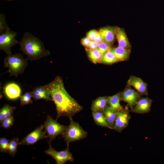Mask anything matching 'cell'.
<instances>
[{"label":"cell","instance_id":"32","mask_svg":"<svg viewBox=\"0 0 164 164\" xmlns=\"http://www.w3.org/2000/svg\"><path fill=\"white\" fill-rule=\"evenodd\" d=\"M92 41L87 37L83 38L81 40V43L84 46L87 47L91 43Z\"/></svg>","mask_w":164,"mask_h":164},{"label":"cell","instance_id":"14","mask_svg":"<svg viewBox=\"0 0 164 164\" xmlns=\"http://www.w3.org/2000/svg\"><path fill=\"white\" fill-rule=\"evenodd\" d=\"M115 35L118 46L126 49L130 50L131 46L125 33L122 29L119 27L115 28Z\"/></svg>","mask_w":164,"mask_h":164},{"label":"cell","instance_id":"31","mask_svg":"<svg viewBox=\"0 0 164 164\" xmlns=\"http://www.w3.org/2000/svg\"><path fill=\"white\" fill-rule=\"evenodd\" d=\"M98 32L95 29L91 30L86 34V36L92 41H93Z\"/></svg>","mask_w":164,"mask_h":164},{"label":"cell","instance_id":"20","mask_svg":"<svg viewBox=\"0 0 164 164\" xmlns=\"http://www.w3.org/2000/svg\"><path fill=\"white\" fill-rule=\"evenodd\" d=\"M92 115L96 125L98 126L105 127L111 129L108 124L103 111L92 112Z\"/></svg>","mask_w":164,"mask_h":164},{"label":"cell","instance_id":"13","mask_svg":"<svg viewBox=\"0 0 164 164\" xmlns=\"http://www.w3.org/2000/svg\"><path fill=\"white\" fill-rule=\"evenodd\" d=\"M128 85L134 87L141 95L148 94L147 84L142 79L134 76H131L128 81Z\"/></svg>","mask_w":164,"mask_h":164},{"label":"cell","instance_id":"30","mask_svg":"<svg viewBox=\"0 0 164 164\" xmlns=\"http://www.w3.org/2000/svg\"><path fill=\"white\" fill-rule=\"evenodd\" d=\"M0 33L4 32L10 29L6 24L5 15L3 14H0Z\"/></svg>","mask_w":164,"mask_h":164},{"label":"cell","instance_id":"8","mask_svg":"<svg viewBox=\"0 0 164 164\" xmlns=\"http://www.w3.org/2000/svg\"><path fill=\"white\" fill-rule=\"evenodd\" d=\"M43 125L37 127L20 141L19 145H32L41 139L48 138L46 132L43 131Z\"/></svg>","mask_w":164,"mask_h":164},{"label":"cell","instance_id":"1","mask_svg":"<svg viewBox=\"0 0 164 164\" xmlns=\"http://www.w3.org/2000/svg\"><path fill=\"white\" fill-rule=\"evenodd\" d=\"M43 86L48 91L56 105V120L62 117L72 118L82 110V107L66 91L60 77L56 76L52 82Z\"/></svg>","mask_w":164,"mask_h":164},{"label":"cell","instance_id":"7","mask_svg":"<svg viewBox=\"0 0 164 164\" xmlns=\"http://www.w3.org/2000/svg\"><path fill=\"white\" fill-rule=\"evenodd\" d=\"M49 144V148L45 151V153L54 159L56 164H63L68 161H73L74 158L69 150V144H67V148L65 150L61 151H56L52 146L51 143Z\"/></svg>","mask_w":164,"mask_h":164},{"label":"cell","instance_id":"16","mask_svg":"<svg viewBox=\"0 0 164 164\" xmlns=\"http://www.w3.org/2000/svg\"><path fill=\"white\" fill-rule=\"evenodd\" d=\"M32 92L35 101L43 99L46 101H52L49 92L43 86L35 87Z\"/></svg>","mask_w":164,"mask_h":164},{"label":"cell","instance_id":"10","mask_svg":"<svg viewBox=\"0 0 164 164\" xmlns=\"http://www.w3.org/2000/svg\"><path fill=\"white\" fill-rule=\"evenodd\" d=\"M130 118L129 111L126 107L122 111L118 112L113 129L121 132L128 126Z\"/></svg>","mask_w":164,"mask_h":164},{"label":"cell","instance_id":"35","mask_svg":"<svg viewBox=\"0 0 164 164\" xmlns=\"http://www.w3.org/2000/svg\"><path fill=\"white\" fill-rule=\"evenodd\" d=\"M7 0L11 1V0Z\"/></svg>","mask_w":164,"mask_h":164},{"label":"cell","instance_id":"15","mask_svg":"<svg viewBox=\"0 0 164 164\" xmlns=\"http://www.w3.org/2000/svg\"><path fill=\"white\" fill-rule=\"evenodd\" d=\"M99 32L104 42L110 45L113 43L115 35V28L111 26L104 27L101 28Z\"/></svg>","mask_w":164,"mask_h":164},{"label":"cell","instance_id":"27","mask_svg":"<svg viewBox=\"0 0 164 164\" xmlns=\"http://www.w3.org/2000/svg\"><path fill=\"white\" fill-rule=\"evenodd\" d=\"M14 119L13 115L8 117L4 119L0 123L1 127L5 129L11 128L14 124Z\"/></svg>","mask_w":164,"mask_h":164},{"label":"cell","instance_id":"28","mask_svg":"<svg viewBox=\"0 0 164 164\" xmlns=\"http://www.w3.org/2000/svg\"><path fill=\"white\" fill-rule=\"evenodd\" d=\"M9 141L5 137L0 139V151L3 153H8Z\"/></svg>","mask_w":164,"mask_h":164},{"label":"cell","instance_id":"25","mask_svg":"<svg viewBox=\"0 0 164 164\" xmlns=\"http://www.w3.org/2000/svg\"><path fill=\"white\" fill-rule=\"evenodd\" d=\"M118 61L111 49L104 54L101 63L106 64H111Z\"/></svg>","mask_w":164,"mask_h":164},{"label":"cell","instance_id":"12","mask_svg":"<svg viewBox=\"0 0 164 164\" xmlns=\"http://www.w3.org/2000/svg\"><path fill=\"white\" fill-rule=\"evenodd\" d=\"M152 100L148 97L140 98L131 111L138 114H145L150 110Z\"/></svg>","mask_w":164,"mask_h":164},{"label":"cell","instance_id":"22","mask_svg":"<svg viewBox=\"0 0 164 164\" xmlns=\"http://www.w3.org/2000/svg\"><path fill=\"white\" fill-rule=\"evenodd\" d=\"M86 50L89 59L92 62L95 64L101 62L104 54L97 49Z\"/></svg>","mask_w":164,"mask_h":164},{"label":"cell","instance_id":"11","mask_svg":"<svg viewBox=\"0 0 164 164\" xmlns=\"http://www.w3.org/2000/svg\"><path fill=\"white\" fill-rule=\"evenodd\" d=\"M3 92L5 97L10 100H16L20 97L22 93L20 87L14 82H10L3 87Z\"/></svg>","mask_w":164,"mask_h":164},{"label":"cell","instance_id":"4","mask_svg":"<svg viewBox=\"0 0 164 164\" xmlns=\"http://www.w3.org/2000/svg\"><path fill=\"white\" fill-rule=\"evenodd\" d=\"M70 124L66 130L62 135L67 144L85 138L87 133L81 126L80 124L74 121L72 118H69Z\"/></svg>","mask_w":164,"mask_h":164},{"label":"cell","instance_id":"34","mask_svg":"<svg viewBox=\"0 0 164 164\" xmlns=\"http://www.w3.org/2000/svg\"><path fill=\"white\" fill-rule=\"evenodd\" d=\"M94 41L99 43L104 42L103 37L100 32L98 31Z\"/></svg>","mask_w":164,"mask_h":164},{"label":"cell","instance_id":"33","mask_svg":"<svg viewBox=\"0 0 164 164\" xmlns=\"http://www.w3.org/2000/svg\"><path fill=\"white\" fill-rule=\"evenodd\" d=\"M98 43L94 41H92L89 46L86 48V50H92L97 49Z\"/></svg>","mask_w":164,"mask_h":164},{"label":"cell","instance_id":"9","mask_svg":"<svg viewBox=\"0 0 164 164\" xmlns=\"http://www.w3.org/2000/svg\"><path fill=\"white\" fill-rule=\"evenodd\" d=\"M121 100L126 103L131 110L141 98V95L132 89L131 86L127 84L124 91L120 93Z\"/></svg>","mask_w":164,"mask_h":164},{"label":"cell","instance_id":"19","mask_svg":"<svg viewBox=\"0 0 164 164\" xmlns=\"http://www.w3.org/2000/svg\"><path fill=\"white\" fill-rule=\"evenodd\" d=\"M103 112L108 124L111 129H113L118 112L108 105L106 107Z\"/></svg>","mask_w":164,"mask_h":164},{"label":"cell","instance_id":"29","mask_svg":"<svg viewBox=\"0 0 164 164\" xmlns=\"http://www.w3.org/2000/svg\"><path fill=\"white\" fill-rule=\"evenodd\" d=\"M97 49L104 55L106 52L111 50L112 48L111 45L103 42L98 43Z\"/></svg>","mask_w":164,"mask_h":164},{"label":"cell","instance_id":"23","mask_svg":"<svg viewBox=\"0 0 164 164\" xmlns=\"http://www.w3.org/2000/svg\"><path fill=\"white\" fill-rule=\"evenodd\" d=\"M15 106H11L9 104H5L0 110V123L6 118L12 115L14 111L16 109Z\"/></svg>","mask_w":164,"mask_h":164},{"label":"cell","instance_id":"21","mask_svg":"<svg viewBox=\"0 0 164 164\" xmlns=\"http://www.w3.org/2000/svg\"><path fill=\"white\" fill-rule=\"evenodd\" d=\"M112 50L118 61L127 60L131 52L130 50L126 49L119 46L112 48Z\"/></svg>","mask_w":164,"mask_h":164},{"label":"cell","instance_id":"17","mask_svg":"<svg viewBox=\"0 0 164 164\" xmlns=\"http://www.w3.org/2000/svg\"><path fill=\"white\" fill-rule=\"evenodd\" d=\"M108 97H99L94 100L92 103L91 109L93 111H103L108 104Z\"/></svg>","mask_w":164,"mask_h":164},{"label":"cell","instance_id":"2","mask_svg":"<svg viewBox=\"0 0 164 164\" xmlns=\"http://www.w3.org/2000/svg\"><path fill=\"white\" fill-rule=\"evenodd\" d=\"M19 44L20 46L19 50L22 51L30 60H37L50 54L40 40L27 32L24 33Z\"/></svg>","mask_w":164,"mask_h":164},{"label":"cell","instance_id":"3","mask_svg":"<svg viewBox=\"0 0 164 164\" xmlns=\"http://www.w3.org/2000/svg\"><path fill=\"white\" fill-rule=\"evenodd\" d=\"M22 54L16 53L7 55L4 60L5 67L9 69L7 72L10 73V76H14L17 77L23 73L28 65L27 60Z\"/></svg>","mask_w":164,"mask_h":164},{"label":"cell","instance_id":"24","mask_svg":"<svg viewBox=\"0 0 164 164\" xmlns=\"http://www.w3.org/2000/svg\"><path fill=\"white\" fill-rule=\"evenodd\" d=\"M19 142L18 138H13L9 141L8 153L11 156L14 157L17 152Z\"/></svg>","mask_w":164,"mask_h":164},{"label":"cell","instance_id":"6","mask_svg":"<svg viewBox=\"0 0 164 164\" xmlns=\"http://www.w3.org/2000/svg\"><path fill=\"white\" fill-rule=\"evenodd\" d=\"M0 33V50L5 52L7 55L12 54V47L19 43L15 38L17 36L16 33L10 29Z\"/></svg>","mask_w":164,"mask_h":164},{"label":"cell","instance_id":"5","mask_svg":"<svg viewBox=\"0 0 164 164\" xmlns=\"http://www.w3.org/2000/svg\"><path fill=\"white\" fill-rule=\"evenodd\" d=\"M44 128L47 134L49 144L59 135H62L67 127V126L61 125L56 120H54L49 115L47 116L46 119L43 125Z\"/></svg>","mask_w":164,"mask_h":164},{"label":"cell","instance_id":"18","mask_svg":"<svg viewBox=\"0 0 164 164\" xmlns=\"http://www.w3.org/2000/svg\"><path fill=\"white\" fill-rule=\"evenodd\" d=\"M120 93L110 96H108V104L112 109L118 112L122 111L124 109L121 105Z\"/></svg>","mask_w":164,"mask_h":164},{"label":"cell","instance_id":"26","mask_svg":"<svg viewBox=\"0 0 164 164\" xmlns=\"http://www.w3.org/2000/svg\"><path fill=\"white\" fill-rule=\"evenodd\" d=\"M33 97L32 92H27L21 95L20 97V104L22 106L32 103L33 101L32 98Z\"/></svg>","mask_w":164,"mask_h":164}]
</instances>
